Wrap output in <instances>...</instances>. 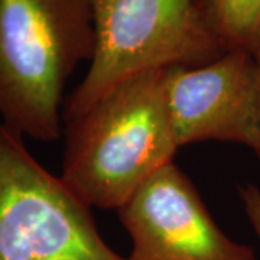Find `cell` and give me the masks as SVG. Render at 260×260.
I'll return each instance as SVG.
<instances>
[{
  "label": "cell",
  "instance_id": "obj_2",
  "mask_svg": "<svg viewBox=\"0 0 260 260\" xmlns=\"http://www.w3.org/2000/svg\"><path fill=\"white\" fill-rule=\"evenodd\" d=\"M94 52L93 0H0V123L55 142L67 81Z\"/></svg>",
  "mask_w": 260,
  "mask_h": 260
},
{
  "label": "cell",
  "instance_id": "obj_1",
  "mask_svg": "<svg viewBox=\"0 0 260 260\" xmlns=\"http://www.w3.org/2000/svg\"><path fill=\"white\" fill-rule=\"evenodd\" d=\"M178 145L164 91V70L132 75L80 117L65 123L61 179L91 208L120 210Z\"/></svg>",
  "mask_w": 260,
  "mask_h": 260
},
{
  "label": "cell",
  "instance_id": "obj_3",
  "mask_svg": "<svg viewBox=\"0 0 260 260\" xmlns=\"http://www.w3.org/2000/svg\"><path fill=\"white\" fill-rule=\"evenodd\" d=\"M93 12L95 52L83 81L65 99V123L132 75L198 68L227 52L197 0H93Z\"/></svg>",
  "mask_w": 260,
  "mask_h": 260
},
{
  "label": "cell",
  "instance_id": "obj_4",
  "mask_svg": "<svg viewBox=\"0 0 260 260\" xmlns=\"http://www.w3.org/2000/svg\"><path fill=\"white\" fill-rule=\"evenodd\" d=\"M0 260H127L102 239L91 207L0 123Z\"/></svg>",
  "mask_w": 260,
  "mask_h": 260
},
{
  "label": "cell",
  "instance_id": "obj_9",
  "mask_svg": "<svg viewBox=\"0 0 260 260\" xmlns=\"http://www.w3.org/2000/svg\"><path fill=\"white\" fill-rule=\"evenodd\" d=\"M254 59H256V65H257V74H259V90H260V44L259 47L256 48V51H254ZM257 156L260 158V152L257 153Z\"/></svg>",
  "mask_w": 260,
  "mask_h": 260
},
{
  "label": "cell",
  "instance_id": "obj_7",
  "mask_svg": "<svg viewBox=\"0 0 260 260\" xmlns=\"http://www.w3.org/2000/svg\"><path fill=\"white\" fill-rule=\"evenodd\" d=\"M197 5L227 51L254 54L260 44V0H197Z\"/></svg>",
  "mask_w": 260,
  "mask_h": 260
},
{
  "label": "cell",
  "instance_id": "obj_6",
  "mask_svg": "<svg viewBox=\"0 0 260 260\" xmlns=\"http://www.w3.org/2000/svg\"><path fill=\"white\" fill-rule=\"evenodd\" d=\"M132 237L127 260H256L215 224L191 179L171 162L117 210Z\"/></svg>",
  "mask_w": 260,
  "mask_h": 260
},
{
  "label": "cell",
  "instance_id": "obj_5",
  "mask_svg": "<svg viewBox=\"0 0 260 260\" xmlns=\"http://www.w3.org/2000/svg\"><path fill=\"white\" fill-rule=\"evenodd\" d=\"M164 91L178 148L217 140L260 152L259 74L253 52L230 49L198 68H165Z\"/></svg>",
  "mask_w": 260,
  "mask_h": 260
},
{
  "label": "cell",
  "instance_id": "obj_8",
  "mask_svg": "<svg viewBox=\"0 0 260 260\" xmlns=\"http://www.w3.org/2000/svg\"><path fill=\"white\" fill-rule=\"evenodd\" d=\"M237 191L242 200L244 214L260 239V188L253 184H244L239 185Z\"/></svg>",
  "mask_w": 260,
  "mask_h": 260
}]
</instances>
